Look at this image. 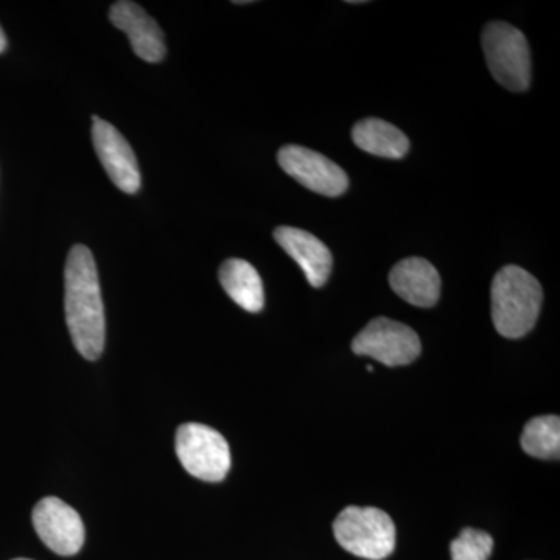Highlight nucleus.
<instances>
[{
  "mask_svg": "<svg viewBox=\"0 0 560 560\" xmlns=\"http://www.w3.org/2000/svg\"><path fill=\"white\" fill-rule=\"evenodd\" d=\"M65 312L80 355L90 361L101 359L106 340L105 308L97 265L84 245L73 246L66 261Z\"/></svg>",
  "mask_w": 560,
  "mask_h": 560,
  "instance_id": "1",
  "label": "nucleus"
},
{
  "mask_svg": "<svg viewBox=\"0 0 560 560\" xmlns=\"http://www.w3.org/2000/svg\"><path fill=\"white\" fill-rule=\"evenodd\" d=\"M492 320L501 337H525L539 319L544 291L539 280L517 265L497 272L490 287Z\"/></svg>",
  "mask_w": 560,
  "mask_h": 560,
  "instance_id": "2",
  "label": "nucleus"
},
{
  "mask_svg": "<svg viewBox=\"0 0 560 560\" xmlns=\"http://www.w3.org/2000/svg\"><path fill=\"white\" fill-rule=\"evenodd\" d=\"M335 539L357 558L383 560L396 548V525L377 508L348 506L334 522Z\"/></svg>",
  "mask_w": 560,
  "mask_h": 560,
  "instance_id": "3",
  "label": "nucleus"
},
{
  "mask_svg": "<svg viewBox=\"0 0 560 560\" xmlns=\"http://www.w3.org/2000/svg\"><path fill=\"white\" fill-rule=\"evenodd\" d=\"M482 49L490 73L501 86L512 92L528 90L530 51L525 35L506 22L495 21L482 32Z\"/></svg>",
  "mask_w": 560,
  "mask_h": 560,
  "instance_id": "4",
  "label": "nucleus"
},
{
  "mask_svg": "<svg viewBox=\"0 0 560 560\" xmlns=\"http://www.w3.org/2000/svg\"><path fill=\"white\" fill-rule=\"evenodd\" d=\"M176 455L191 477L220 482L231 469L230 444L223 434L202 423H184L176 431Z\"/></svg>",
  "mask_w": 560,
  "mask_h": 560,
  "instance_id": "5",
  "label": "nucleus"
},
{
  "mask_svg": "<svg viewBox=\"0 0 560 560\" xmlns=\"http://www.w3.org/2000/svg\"><path fill=\"white\" fill-rule=\"evenodd\" d=\"M352 350L357 355L371 357L389 368L405 366L418 360L420 340L411 327L399 320L381 316L372 319L353 338Z\"/></svg>",
  "mask_w": 560,
  "mask_h": 560,
  "instance_id": "6",
  "label": "nucleus"
},
{
  "mask_svg": "<svg viewBox=\"0 0 560 560\" xmlns=\"http://www.w3.org/2000/svg\"><path fill=\"white\" fill-rule=\"evenodd\" d=\"M280 167L302 186L324 197H340L349 187V178L340 165L329 158L300 145H285L278 154Z\"/></svg>",
  "mask_w": 560,
  "mask_h": 560,
  "instance_id": "7",
  "label": "nucleus"
},
{
  "mask_svg": "<svg viewBox=\"0 0 560 560\" xmlns=\"http://www.w3.org/2000/svg\"><path fill=\"white\" fill-rule=\"evenodd\" d=\"M33 526L47 548L75 556L83 548L84 525L79 512L57 497H46L33 510Z\"/></svg>",
  "mask_w": 560,
  "mask_h": 560,
  "instance_id": "8",
  "label": "nucleus"
},
{
  "mask_svg": "<svg viewBox=\"0 0 560 560\" xmlns=\"http://www.w3.org/2000/svg\"><path fill=\"white\" fill-rule=\"evenodd\" d=\"M92 140L114 186L125 194H136L140 189V172L130 143L113 125L97 116L92 117Z\"/></svg>",
  "mask_w": 560,
  "mask_h": 560,
  "instance_id": "9",
  "label": "nucleus"
},
{
  "mask_svg": "<svg viewBox=\"0 0 560 560\" xmlns=\"http://www.w3.org/2000/svg\"><path fill=\"white\" fill-rule=\"evenodd\" d=\"M109 20L113 25L127 33L132 50L140 60L160 62L167 54L164 33L158 22L147 14L138 3L121 0L114 3L109 10Z\"/></svg>",
  "mask_w": 560,
  "mask_h": 560,
  "instance_id": "10",
  "label": "nucleus"
},
{
  "mask_svg": "<svg viewBox=\"0 0 560 560\" xmlns=\"http://www.w3.org/2000/svg\"><path fill=\"white\" fill-rule=\"evenodd\" d=\"M275 238L280 248L300 265L312 287L319 289L327 282L334 259L330 249L318 237L298 228L280 226L275 231Z\"/></svg>",
  "mask_w": 560,
  "mask_h": 560,
  "instance_id": "11",
  "label": "nucleus"
},
{
  "mask_svg": "<svg viewBox=\"0 0 560 560\" xmlns=\"http://www.w3.org/2000/svg\"><path fill=\"white\" fill-rule=\"evenodd\" d=\"M389 285L394 293L415 307L430 308L440 301V272L420 257L399 261L389 272Z\"/></svg>",
  "mask_w": 560,
  "mask_h": 560,
  "instance_id": "12",
  "label": "nucleus"
},
{
  "mask_svg": "<svg viewBox=\"0 0 560 560\" xmlns=\"http://www.w3.org/2000/svg\"><path fill=\"white\" fill-rule=\"evenodd\" d=\"M219 278L228 296L235 304L241 305L243 311L259 313L264 308V283L259 272L249 261L242 259L224 261L221 265Z\"/></svg>",
  "mask_w": 560,
  "mask_h": 560,
  "instance_id": "13",
  "label": "nucleus"
},
{
  "mask_svg": "<svg viewBox=\"0 0 560 560\" xmlns=\"http://www.w3.org/2000/svg\"><path fill=\"white\" fill-rule=\"evenodd\" d=\"M352 140L359 149L386 160H401L410 150L404 131L382 119L360 120L353 127Z\"/></svg>",
  "mask_w": 560,
  "mask_h": 560,
  "instance_id": "14",
  "label": "nucleus"
},
{
  "mask_svg": "<svg viewBox=\"0 0 560 560\" xmlns=\"http://www.w3.org/2000/svg\"><path fill=\"white\" fill-rule=\"evenodd\" d=\"M521 442L523 451L534 458L559 459V416H539L530 419L523 429Z\"/></svg>",
  "mask_w": 560,
  "mask_h": 560,
  "instance_id": "15",
  "label": "nucleus"
},
{
  "mask_svg": "<svg viewBox=\"0 0 560 560\" xmlns=\"http://www.w3.org/2000/svg\"><path fill=\"white\" fill-rule=\"evenodd\" d=\"M493 539L486 530L466 528L452 541V560H489Z\"/></svg>",
  "mask_w": 560,
  "mask_h": 560,
  "instance_id": "16",
  "label": "nucleus"
},
{
  "mask_svg": "<svg viewBox=\"0 0 560 560\" xmlns=\"http://www.w3.org/2000/svg\"><path fill=\"white\" fill-rule=\"evenodd\" d=\"M5 49H7V38H5V35H3L2 28H0V54H2V51Z\"/></svg>",
  "mask_w": 560,
  "mask_h": 560,
  "instance_id": "17",
  "label": "nucleus"
},
{
  "mask_svg": "<svg viewBox=\"0 0 560 560\" xmlns=\"http://www.w3.org/2000/svg\"><path fill=\"white\" fill-rule=\"evenodd\" d=\"M14 560H31V559H14Z\"/></svg>",
  "mask_w": 560,
  "mask_h": 560,
  "instance_id": "18",
  "label": "nucleus"
}]
</instances>
